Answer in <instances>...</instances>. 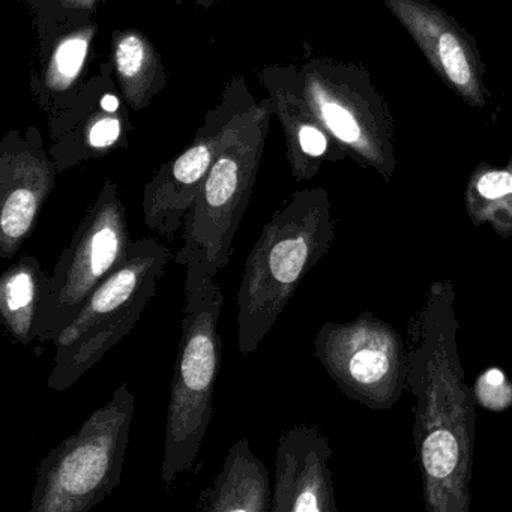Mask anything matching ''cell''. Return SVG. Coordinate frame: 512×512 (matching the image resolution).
<instances>
[{"label":"cell","instance_id":"cell-18","mask_svg":"<svg viewBox=\"0 0 512 512\" xmlns=\"http://www.w3.org/2000/svg\"><path fill=\"white\" fill-rule=\"evenodd\" d=\"M439 55L449 79L458 86H466L470 80V68L458 41L451 34L442 35Z\"/></svg>","mask_w":512,"mask_h":512},{"label":"cell","instance_id":"cell-5","mask_svg":"<svg viewBox=\"0 0 512 512\" xmlns=\"http://www.w3.org/2000/svg\"><path fill=\"white\" fill-rule=\"evenodd\" d=\"M272 115L268 97L256 101L212 164L185 217L184 247L173 257L178 265L199 263L212 277L229 265L236 232L253 196Z\"/></svg>","mask_w":512,"mask_h":512},{"label":"cell","instance_id":"cell-4","mask_svg":"<svg viewBox=\"0 0 512 512\" xmlns=\"http://www.w3.org/2000/svg\"><path fill=\"white\" fill-rule=\"evenodd\" d=\"M136 397L127 382L76 433L62 440L37 469L31 512H86L122 481Z\"/></svg>","mask_w":512,"mask_h":512},{"label":"cell","instance_id":"cell-11","mask_svg":"<svg viewBox=\"0 0 512 512\" xmlns=\"http://www.w3.org/2000/svg\"><path fill=\"white\" fill-rule=\"evenodd\" d=\"M329 449L313 428H292L280 437L275 455L272 512H323L332 506L326 470Z\"/></svg>","mask_w":512,"mask_h":512},{"label":"cell","instance_id":"cell-7","mask_svg":"<svg viewBox=\"0 0 512 512\" xmlns=\"http://www.w3.org/2000/svg\"><path fill=\"white\" fill-rule=\"evenodd\" d=\"M256 103L244 76L224 85L217 106L206 112L202 127L184 152L160 167L143 190L146 227L173 241L184 227L203 182L224 146L233 139L247 110Z\"/></svg>","mask_w":512,"mask_h":512},{"label":"cell","instance_id":"cell-8","mask_svg":"<svg viewBox=\"0 0 512 512\" xmlns=\"http://www.w3.org/2000/svg\"><path fill=\"white\" fill-rule=\"evenodd\" d=\"M112 61L100 62L79 94L49 119V154L59 173L127 146L133 130Z\"/></svg>","mask_w":512,"mask_h":512},{"label":"cell","instance_id":"cell-20","mask_svg":"<svg viewBox=\"0 0 512 512\" xmlns=\"http://www.w3.org/2000/svg\"><path fill=\"white\" fill-rule=\"evenodd\" d=\"M218 2H220V0H196L197 7L202 8V10H209V8L214 7Z\"/></svg>","mask_w":512,"mask_h":512},{"label":"cell","instance_id":"cell-19","mask_svg":"<svg viewBox=\"0 0 512 512\" xmlns=\"http://www.w3.org/2000/svg\"><path fill=\"white\" fill-rule=\"evenodd\" d=\"M478 190L487 199H499L512 193V175L505 172H493L478 182Z\"/></svg>","mask_w":512,"mask_h":512},{"label":"cell","instance_id":"cell-3","mask_svg":"<svg viewBox=\"0 0 512 512\" xmlns=\"http://www.w3.org/2000/svg\"><path fill=\"white\" fill-rule=\"evenodd\" d=\"M172 260L154 236L137 239L124 262L91 293L76 319L53 341L47 386L65 392L94 368L139 322Z\"/></svg>","mask_w":512,"mask_h":512},{"label":"cell","instance_id":"cell-13","mask_svg":"<svg viewBox=\"0 0 512 512\" xmlns=\"http://www.w3.org/2000/svg\"><path fill=\"white\" fill-rule=\"evenodd\" d=\"M196 508L205 512H272L271 475L248 439L230 446L221 472L200 493Z\"/></svg>","mask_w":512,"mask_h":512},{"label":"cell","instance_id":"cell-17","mask_svg":"<svg viewBox=\"0 0 512 512\" xmlns=\"http://www.w3.org/2000/svg\"><path fill=\"white\" fill-rule=\"evenodd\" d=\"M425 470L434 478H446L454 472L458 461V446L448 431L437 430L425 439L422 446Z\"/></svg>","mask_w":512,"mask_h":512},{"label":"cell","instance_id":"cell-2","mask_svg":"<svg viewBox=\"0 0 512 512\" xmlns=\"http://www.w3.org/2000/svg\"><path fill=\"white\" fill-rule=\"evenodd\" d=\"M331 224L322 196L298 191L263 226L236 295L238 347L256 352L314 263L328 250Z\"/></svg>","mask_w":512,"mask_h":512},{"label":"cell","instance_id":"cell-15","mask_svg":"<svg viewBox=\"0 0 512 512\" xmlns=\"http://www.w3.org/2000/svg\"><path fill=\"white\" fill-rule=\"evenodd\" d=\"M50 275L31 254L20 257L0 277V322L16 343L37 341L38 314Z\"/></svg>","mask_w":512,"mask_h":512},{"label":"cell","instance_id":"cell-16","mask_svg":"<svg viewBox=\"0 0 512 512\" xmlns=\"http://www.w3.org/2000/svg\"><path fill=\"white\" fill-rule=\"evenodd\" d=\"M106 0H23L34 17L37 34L95 20Z\"/></svg>","mask_w":512,"mask_h":512},{"label":"cell","instance_id":"cell-10","mask_svg":"<svg viewBox=\"0 0 512 512\" xmlns=\"http://www.w3.org/2000/svg\"><path fill=\"white\" fill-rule=\"evenodd\" d=\"M98 29L95 19L37 34L29 88L47 116L65 109L91 76L88 64Z\"/></svg>","mask_w":512,"mask_h":512},{"label":"cell","instance_id":"cell-1","mask_svg":"<svg viewBox=\"0 0 512 512\" xmlns=\"http://www.w3.org/2000/svg\"><path fill=\"white\" fill-rule=\"evenodd\" d=\"M181 340L170 383L161 478L172 487L194 469L214 416L221 367L220 316L224 296L215 277L199 263L187 265Z\"/></svg>","mask_w":512,"mask_h":512},{"label":"cell","instance_id":"cell-6","mask_svg":"<svg viewBox=\"0 0 512 512\" xmlns=\"http://www.w3.org/2000/svg\"><path fill=\"white\" fill-rule=\"evenodd\" d=\"M133 242L118 184L107 179L50 275L38 314V343H53L76 319L91 293L124 262Z\"/></svg>","mask_w":512,"mask_h":512},{"label":"cell","instance_id":"cell-9","mask_svg":"<svg viewBox=\"0 0 512 512\" xmlns=\"http://www.w3.org/2000/svg\"><path fill=\"white\" fill-rule=\"evenodd\" d=\"M58 167L37 128L11 130L0 142V257L11 260L37 229Z\"/></svg>","mask_w":512,"mask_h":512},{"label":"cell","instance_id":"cell-14","mask_svg":"<svg viewBox=\"0 0 512 512\" xmlns=\"http://www.w3.org/2000/svg\"><path fill=\"white\" fill-rule=\"evenodd\" d=\"M112 62L119 89L134 112H142L167 86L169 74L157 47L137 29L112 35Z\"/></svg>","mask_w":512,"mask_h":512},{"label":"cell","instance_id":"cell-12","mask_svg":"<svg viewBox=\"0 0 512 512\" xmlns=\"http://www.w3.org/2000/svg\"><path fill=\"white\" fill-rule=\"evenodd\" d=\"M259 80L268 92L272 112L283 127L293 178L296 181L308 178L311 161L322 158L328 151V139L316 122L308 121V101L299 74L292 67L271 65L260 71Z\"/></svg>","mask_w":512,"mask_h":512}]
</instances>
